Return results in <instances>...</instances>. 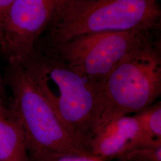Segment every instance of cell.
Segmentation results:
<instances>
[{"mask_svg":"<svg viewBox=\"0 0 161 161\" xmlns=\"http://www.w3.org/2000/svg\"><path fill=\"white\" fill-rule=\"evenodd\" d=\"M20 58L64 127L90 151L102 86L93 84L76 72L46 47L36 46Z\"/></svg>","mask_w":161,"mask_h":161,"instance_id":"6da1fadb","label":"cell"},{"mask_svg":"<svg viewBox=\"0 0 161 161\" xmlns=\"http://www.w3.org/2000/svg\"><path fill=\"white\" fill-rule=\"evenodd\" d=\"M158 0H72L60 7L46 31V46L82 35L161 28Z\"/></svg>","mask_w":161,"mask_h":161,"instance_id":"7a4b0ae2","label":"cell"},{"mask_svg":"<svg viewBox=\"0 0 161 161\" xmlns=\"http://www.w3.org/2000/svg\"><path fill=\"white\" fill-rule=\"evenodd\" d=\"M155 33L128 53L104 80L94 136L113 119L136 114L161 96V42Z\"/></svg>","mask_w":161,"mask_h":161,"instance_id":"3957f363","label":"cell"},{"mask_svg":"<svg viewBox=\"0 0 161 161\" xmlns=\"http://www.w3.org/2000/svg\"><path fill=\"white\" fill-rule=\"evenodd\" d=\"M8 60L4 80L12 92L10 108L22 127L31 159L47 154L91 153L59 119L23 58Z\"/></svg>","mask_w":161,"mask_h":161,"instance_id":"277c9868","label":"cell"},{"mask_svg":"<svg viewBox=\"0 0 161 161\" xmlns=\"http://www.w3.org/2000/svg\"><path fill=\"white\" fill-rule=\"evenodd\" d=\"M158 32L129 31L82 35L54 46H46L76 72L93 84L102 85L124 58Z\"/></svg>","mask_w":161,"mask_h":161,"instance_id":"5b68a950","label":"cell"},{"mask_svg":"<svg viewBox=\"0 0 161 161\" xmlns=\"http://www.w3.org/2000/svg\"><path fill=\"white\" fill-rule=\"evenodd\" d=\"M61 0H14L3 19L0 49L8 58L32 52L46 31Z\"/></svg>","mask_w":161,"mask_h":161,"instance_id":"8992f818","label":"cell"},{"mask_svg":"<svg viewBox=\"0 0 161 161\" xmlns=\"http://www.w3.org/2000/svg\"><path fill=\"white\" fill-rule=\"evenodd\" d=\"M148 145L151 144L144 139L135 116L125 115L113 119L96 132L89 150L94 155L108 161L118 159L134 148Z\"/></svg>","mask_w":161,"mask_h":161,"instance_id":"52a82bcc","label":"cell"},{"mask_svg":"<svg viewBox=\"0 0 161 161\" xmlns=\"http://www.w3.org/2000/svg\"><path fill=\"white\" fill-rule=\"evenodd\" d=\"M0 161H31L21 124L10 106L1 100Z\"/></svg>","mask_w":161,"mask_h":161,"instance_id":"ba28073f","label":"cell"},{"mask_svg":"<svg viewBox=\"0 0 161 161\" xmlns=\"http://www.w3.org/2000/svg\"><path fill=\"white\" fill-rule=\"evenodd\" d=\"M149 144H161V102H158L135 114Z\"/></svg>","mask_w":161,"mask_h":161,"instance_id":"9c48e42d","label":"cell"},{"mask_svg":"<svg viewBox=\"0 0 161 161\" xmlns=\"http://www.w3.org/2000/svg\"><path fill=\"white\" fill-rule=\"evenodd\" d=\"M119 161H161V144L140 146L118 158Z\"/></svg>","mask_w":161,"mask_h":161,"instance_id":"30bf717a","label":"cell"},{"mask_svg":"<svg viewBox=\"0 0 161 161\" xmlns=\"http://www.w3.org/2000/svg\"><path fill=\"white\" fill-rule=\"evenodd\" d=\"M31 161H104L92 153H56L39 156Z\"/></svg>","mask_w":161,"mask_h":161,"instance_id":"8fae6325","label":"cell"},{"mask_svg":"<svg viewBox=\"0 0 161 161\" xmlns=\"http://www.w3.org/2000/svg\"><path fill=\"white\" fill-rule=\"evenodd\" d=\"M14 0H0V30L3 19Z\"/></svg>","mask_w":161,"mask_h":161,"instance_id":"7c38bea8","label":"cell"},{"mask_svg":"<svg viewBox=\"0 0 161 161\" xmlns=\"http://www.w3.org/2000/svg\"><path fill=\"white\" fill-rule=\"evenodd\" d=\"M6 86L5 80L0 74V100L4 102H5L7 97Z\"/></svg>","mask_w":161,"mask_h":161,"instance_id":"4fadbf2b","label":"cell"},{"mask_svg":"<svg viewBox=\"0 0 161 161\" xmlns=\"http://www.w3.org/2000/svg\"><path fill=\"white\" fill-rule=\"evenodd\" d=\"M71 1H72V0H61L60 5L59 6V8L61 7H62V6H64V5H65V4H66L67 3H69V2Z\"/></svg>","mask_w":161,"mask_h":161,"instance_id":"5bb4252c","label":"cell"}]
</instances>
